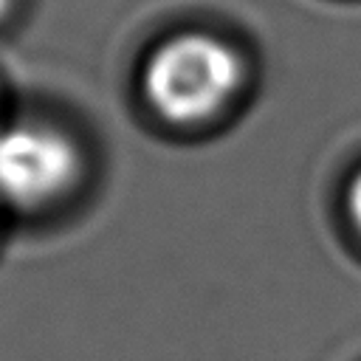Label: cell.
Returning a JSON list of instances; mask_svg holds the SVG:
<instances>
[{"instance_id":"6da1fadb","label":"cell","mask_w":361,"mask_h":361,"mask_svg":"<svg viewBox=\"0 0 361 361\" xmlns=\"http://www.w3.org/2000/svg\"><path fill=\"white\" fill-rule=\"evenodd\" d=\"M82 175L85 152L65 124L14 107L0 118V212L6 220L59 209Z\"/></svg>"},{"instance_id":"7a4b0ae2","label":"cell","mask_w":361,"mask_h":361,"mask_svg":"<svg viewBox=\"0 0 361 361\" xmlns=\"http://www.w3.org/2000/svg\"><path fill=\"white\" fill-rule=\"evenodd\" d=\"M240 82L237 54L206 34H178L158 45L141 73L147 102L169 121L212 116Z\"/></svg>"},{"instance_id":"3957f363","label":"cell","mask_w":361,"mask_h":361,"mask_svg":"<svg viewBox=\"0 0 361 361\" xmlns=\"http://www.w3.org/2000/svg\"><path fill=\"white\" fill-rule=\"evenodd\" d=\"M23 6H25V0H0V34L14 28V23L23 14Z\"/></svg>"},{"instance_id":"277c9868","label":"cell","mask_w":361,"mask_h":361,"mask_svg":"<svg viewBox=\"0 0 361 361\" xmlns=\"http://www.w3.org/2000/svg\"><path fill=\"white\" fill-rule=\"evenodd\" d=\"M347 203H350V214H353V220H355L358 228H361V172H358V175L353 178V183H350Z\"/></svg>"},{"instance_id":"5b68a950","label":"cell","mask_w":361,"mask_h":361,"mask_svg":"<svg viewBox=\"0 0 361 361\" xmlns=\"http://www.w3.org/2000/svg\"><path fill=\"white\" fill-rule=\"evenodd\" d=\"M8 110H11V107L6 104V96H3V87H0V118H3V116H6Z\"/></svg>"},{"instance_id":"8992f818","label":"cell","mask_w":361,"mask_h":361,"mask_svg":"<svg viewBox=\"0 0 361 361\" xmlns=\"http://www.w3.org/2000/svg\"><path fill=\"white\" fill-rule=\"evenodd\" d=\"M6 223H8V220H6V214L0 212V240H3V231H6Z\"/></svg>"}]
</instances>
